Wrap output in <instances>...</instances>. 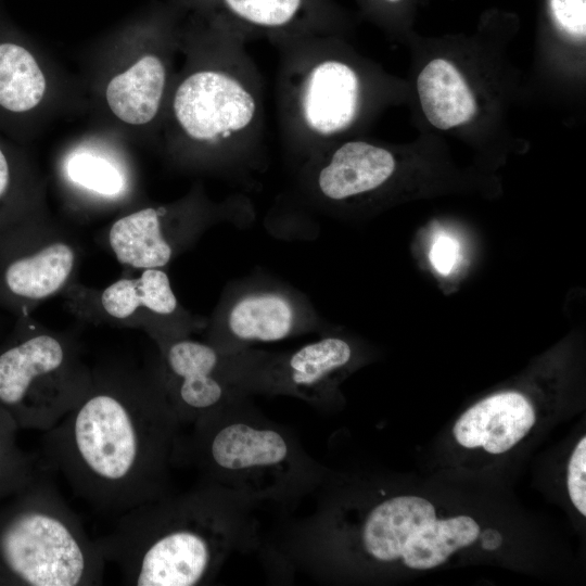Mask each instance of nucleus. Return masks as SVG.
Masks as SVG:
<instances>
[{"mask_svg": "<svg viewBox=\"0 0 586 586\" xmlns=\"http://www.w3.org/2000/svg\"><path fill=\"white\" fill-rule=\"evenodd\" d=\"M166 85L165 62L156 54H146L109 82L107 104L120 120L144 125L158 114Z\"/></svg>", "mask_w": 586, "mask_h": 586, "instance_id": "17", "label": "nucleus"}, {"mask_svg": "<svg viewBox=\"0 0 586 586\" xmlns=\"http://www.w3.org/2000/svg\"><path fill=\"white\" fill-rule=\"evenodd\" d=\"M78 258L74 241L33 218L0 235V307L17 318L62 291Z\"/></svg>", "mask_w": 586, "mask_h": 586, "instance_id": "12", "label": "nucleus"}, {"mask_svg": "<svg viewBox=\"0 0 586 586\" xmlns=\"http://www.w3.org/2000/svg\"><path fill=\"white\" fill-rule=\"evenodd\" d=\"M459 259L458 243L447 237L440 235L433 242L430 251V260L437 272L448 275Z\"/></svg>", "mask_w": 586, "mask_h": 586, "instance_id": "25", "label": "nucleus"}, {"mask_svg": "<svg viewBox=\"0 0 586 586\" xmlns=\"http://www.w3.org/2000/svg\"><path fill=\"white\" fill-rule=\"evenodd\" d=\"M206 14L226 21L249 41L335 34L337 12L331 0H200Z\"/></svg>", "mask_w": 586, "mask_h": 586, "instance_id": "14", "label": "nucleus"}, {"mask_svg": "<svg viewBox=\"0 0 586 586\" xmlns=\"http://www.w3.org/2000/svg\"><path fill=\"white\" fill-rule=\"evenodd\" d=\"M180 460H189L203 481L255 505H292L314 494L328 474L292 431L266 418L250 397L193 423Z\"/></svg>", "mask_w": 586, "mask_h": 586, "instance_id": "4", "label": "nucleus"}, {"mask_svg": "<svg viewBox=\"0 0 586 586\" xmlns=\"http://www.w3.org/2000/svg\"><path fill=\"white\" fill-rule=\"evenodd\" d=\"M254 506L201 480L187 493L122 513L115 528L95 543L126 585H207L233 553L258 545Z\"/></svg>", "mask_w": 586, "mask_h": 586, "instance_id": "2", "label": "nucleus"}, {"mask_svg": "<svg viewBox=\"0 0 586 586\" xmlns=\"http://www.w3.org/2000/svg\"><path fill=\"white\" fill-rule=\"evenodd\" d=\"M92 369L78 344L18 317L0 344V407L18 429L48 431L85 396Z\"/></svg>", "mask_w": 586, "mask_h": 586, "instance_id": "7", "label": "nucleus"}, {"mask_svg": "<svg viewBox=\"0 0 586 586\" xmlns=\"http://www.w3.org/2000/svg\"><path fill=\"white\" fill-rule=\"evenodd\" d=\"M566 485L570 499L577 511L586 515V437L575 446L568 464Z\"/></svg>", "mask_w": 586, "mask_h": 586, "instance_id": "23", "label": "nucleus"}, {"mask_svg": "<svg viewBox=\"0 0 586 586\" xmlns=\"http://www.w3.org/2000/svg\"><path fill=\"white\" fill-rule=\"evenodd\" d=\"M181 424L151 366L92 370L78 404L44 432L48 469L103 512H126L169 494Z\"/></svg>", "mask_w": 586, "mask_h": 586, "instance_id": "1", "label": "nucleus"}, {"mask_svg": "<svg viewBox=\"0 0 586 586\" xmlns=\"http://www.w3.org/2000/svg\"><path fill=\"white\" fill-rule=\"evenodd\" d=\"M354 357L343 337L326 335L294 351L269 353L253 348L237 353L240 387L249 395H285L321 409Z\"/></svg>", "mask_w": 586, "mask_h": 586, "instance_id": "11", "label": "nucleus"}, {"mask_svg": "<svg viewBox=\"0 0 586 586\" xmlns=\"http://www.w3.org/2000/svg\"><path fill=\"white\" fill-rule=\"evenodd\" d=\"M382 2L384 3H396V2H399L400 0H381Z\"/></svg>", "mask_w": 586, "mask_h": 586, "instance_id": "26", "label": "nucleus"}, {"mask_svg": "<svg viewBox=\"0 0 586 586\" xmlns=\"http://www.w3.org/2000/svg\"><path fill=\"white\" fill-rule=\"evenodd\" d=\"M535 422L534 407L523 394L500 392L466 410L456 421L453 434L466 448L482 447L498 455L515 446Z\"/></svg>", "mask_w": 586, "mask_h": 586, "instance_id": "16", "label": "nucleus"}, {"mask_svg": "<svg viewBox=\"0 0 586 586\" xmlns=\"http://www.w3.org/2000/svg\"><path fill=\"white\" fill-rule=\"evenodd\" d=\"M557 25L566 34L585 38L586 0H549Z\"/></svg>", "mask_w": 586, "mask_h": 586, "instance_id": "24", "label": "nucleus"}, {"mask_svg": "<svg viewBox=\"0 0 586 586\" xmlns=\"http://www.w3.org/2000/svg\"><path fill=\"white\" fill-rule=\"evenodd\" d=\"M253 217V205L243 195H232L221 203L145 207L115 220L107 241L124 266L164 268L209 226L226 219L247 224Z\"/></svg>", "mask_w": 586, "mask_h": 586, "instance_id": "9", "label": "nucleus"}, {"mask_svg": "<svg viewBox=\"0 0 586 586\" xmlns=\"http://www.w3.org/2000/svg\"><path fill=\"white\" fill-rule=\"evenodd\" d=\"M272 46L280 139L297 166L357 125L366 104L365 80L334 34L290 37Z\"/></svg>", "mask_w": 586, "mask_h": 586, "instance_id": "5", "label": "nucleus"}, {"mask_svg": "<svg viewBox=\"0 0 586 586\" xmlns=\"http://www.w3.org/2000/svg\"><path fill=\"white\" fill-rule=\"evenodd\" d=\"M46 78L35 58L22 46L0 43V105L11 112H26L39 104Z\"/></svg>", "mask_w": 586, "mask_h": 586, "instance_id": "19", "label": "nucleus"}, {"mask_svg": "<svg viewBox=\"0 0 586 586\" xmlns=\"http://www.w3.org/2000/svg\"><path fill=\"white\" fill-rule=\"evenodd\" d=\"M18 430L13 418L0 407V500L26 488L41 468L38 460L18 447Z\"/></svg>", "mask_w": 586, "mask_h": 586, "instance_id": "20", "label": "nucleus"}, {"mask_svg": "<svg viewBox=\"0 0 586 586\" xmlns=\"http://www.w3.org/2000/svg\"><path fill=\"white\" fill-rule=\"evenodd\" d=\"M155 342L158 357L152 367L181 425L250 397L235 382L230 353L189 335Z\"/></svg>", "mask_w": 586, "mask_h": 586, "instance_id": "13", "label": "nucleus"}, {"mask_svg": "<svg viewBox=\"0 0 586 586\" xmlns=\"http://www.w3.org/2000/svg\"><path fill=\"white\" fill-rule=\"evenodd\" d=\"M105 564L46 466L0 506V586L101 585Z\"/></svg>", "mask_w": 586, "mask_h": 586, "instance_id": "6", "label": "nucleus"}, {"mask_svg": "<svg viewBox=\"0 0 586 586\" xmlns=\"http://www.w3.org/2000/svg\"><path fill=\"white\" fill-rule=\"evenodd\" d=\"M422 111L438 129H449L472 119L475 99L458 69L444 59L428 63L417 79Z\"/></svg>", "mask_w": 586, "mask_h": 586, "instance_id": "18", "label": "nucleus"}, {"mask_svg": "<svg viewBox=\"0 0 586 586\" xmlns=\"http://www.w3.org/2000/svg\"><path fill=\"white\" fill-rule=\"evenodd\" d=\"M319 525L351 527L364 558L388 564L402 561L411 570H431L460 548L472 545L480 526L468 515L438 519L434 506L412 495L385 498L373 505L357 526L303 518Z\"/></svg>", "mask_w": 586, "mask_h": 586, "instance_id": "8", "label": "nucleus"}, {"mask_svg": "<svg viewBox=\"0 0 586 586\" xmlns=\"http://www.w3.org/2000/svg\"><path fill=\"white\" fill-rule=\"evenodd\" d=\"M65 174L73 183L102 196H117L126 186L124 174L113 162L89 151L68 156Z\"/></svg>", "mask_w": 586, "mask_h": 586, "instance_id": "21", "label": "nucleus"}, {"mask_svg": "<svg viewBox=\"0 0 586 586\" xmlns=\"http://www.w3.org/2000/svg\"><path fill=\"white\" fill-rule=\"evenodd\" d=\"M102 311L115 320H148V330L155 341L187 336L199 328L180 306L167 272L163 268L143 269L137 278H122L102 290Z\"/></svg>", "mask_w": 586, "mask_h": 586, "instance_id": "15", "label": "nucleus"}, {"mask_svg": "<svg viewBox=\"0 0 586 586\" xmlns=\"http://www.w3.org/2000/svg\"><path fill=\"white\" fill-rule=\"evenodd\" d=\"M15 177L13 167L0 148V235L17 224L29 219L14 199Z\"/></svg>", "mask_w": 586, "mask_h": 586, "instance_id": "22", "label": "nucleus"}, {"mask_svg": "<svg viewBox=\"0 0 586 586\" xmlns=\"http://www.w3.org/2000/svg\"><path fill=\"white\" fill-rule=\"evenodd\" d=\"M205 328L206 343L222 353H235L256 343L319 331L321 317L294 288L255 279L233 285Z\"/></svg>", "mask_w": 586, "mask_h": 586, "instance_id": "10", "label": "nucleus"}, {"mask_svg": "<svg viewBox=\"0 0 586 586\" xmlns=\"http://www.w3.org/2000/svg\"><path fill=\"white\" fill-rule=\"evenodd\" d=\"M206 15L202 61L178 82L170 110L203 164L242 177L265 164L264 81L249 40L219 16Z\"/></svg>", "mask_w": 586, "mask_h": 586, "instance_id": "3", "label": "nucleus"}]
</instances>
